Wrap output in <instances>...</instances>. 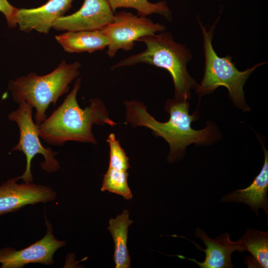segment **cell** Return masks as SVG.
Listing matches in <instances>:
<instances>
[{
    "label": "cell",
    "mask_w": 268,
    "mask_h": 268,
    "mask_svg": "<svg viewBox=\"0 0 268 268\" xmlns=\"http://www.w3.org/2000/svg\"><path fill=\"white\" fill-rule=\"evenodd\" d=\"M80 84L79 77L62 104L38 126L39 136L46 143L62 146L68 141H75L96 144L93 125L114 127L117 124L110 119L105 104L99 98L91 99L88 106L80 108L76 99Z\"/></svg>",
    "instance_id": "obj_2"
},
{
    "label": "cell",
    "mask_w": 268,
    "mask_h": 268,
    "mask_svg": "<svg viewBox=\"0 0 268 268\" xmlns=\"http://www.w3.org/2000/svg\"><path fill=\"white\" fill-rule=\"evenodd\" d=\"M17 9L7 0H0V12L4 15L7 24L10 28H13L17 25L15 14Z\"/></svg>",
    "instance_id": "obj_20"
},
{
    "label": "cell",
    "mask_w": 268,
    "mask_h": 268,
    "mask_svg": "<svg viewBox=\"0 0 268 268\" xmlns=\"http://www.w3.org/2000/svg\"><path fill=\"white\" fill-rule=\"evenodd\" d=\"M166 28L164 25L154 23L146 17L120 11L114 14L112 20L101 29L109 40L106 54L113 58L120 49L132 50L139 38L163 31Z\"/></svg>",
    "instance_id": "obj_7"
},
{
    "label": "cell",
    "mask_w": 268,
    "mask_h": 268,
    "mask_svg": "<svg viewBox=\"0 0 268 268\" xmlns=\"http://www.w3.org/2000/svg\"><path fill=\"white\" fill-rule=\"evenodd\" d=\"M265 160L261 172L247 188L236 190L224 195L223 203L241 202L247 204L258 215L259 208H263L268 218V151L264 147Z\"/></svg>",
    "instance_id": "obj_13"
},
{
    "label": "cell",
    "mask_w": 268,
    "mask_h": 268,
    "mask_svg": "<svg viewBox=\"0 0 268 268\" xmlns=\"http://www.w3.org/2000/svg\"><path fill=\"white\" fill-rule=\"evenodd\" d=\"M195 236L200 238L206 246L205 249H202L193 242L199 250L205 253L204 261L200 262L194 259L182 257L194 262L201 268H234L231 259L233 253L245 251L241 239L232 241L230 238V234L228 233L221 234L216 238L212 239L209 237L203 230L198 227L195 230Z\"/></svg>",
    "instance_id": "obj_11"
},
{
    "label": "cell",
    "mask_w": 268,
    "mask_h": 268,
    "mask_svg": "<svg viewBox=\"0 0 268 268\" xmlns=\"http://www.w3.org/2000/svg\"><path fill=\"white\" fill-rule=\"evenodd\" d=\"M73 0H49L40 6L17 9L16 24L25 32L35 30L48 34L55 22L71 7Z\"/></svg>",
    "instance_id": "obj_12"
},
{
    "label": "cell",
    "mask_w": 268,
    "mask_h": 268,
    "mask_svg": "<svg viewBox=\"0 0 268 268\" xmlns=\"http://www.w3.org/2000/svg\"><path fill=\"white\" fill-rule=\"evenodd\" d=\"M16 177L0 185V215L18 211L27 205L46 203L55 200L57 193L51 188L32 183L18 184Z\"/></svg>",
    "instance_id": "obj_9"
},
{
    "label": "cell",
    "mask_w": 268,
    "mask_h": 268,
    "mask_svg": "<svg viewBox=\"0 0 268 268\" xmlns=\"http://www.w3.org/2000/svg\"><path fill=\"white\" fill-rule=\"evenodd\" d=\"M65 51L69 53L102 50L109 44V40L101 29L92 31H67L55 36Z\"/></svg>",
    "instance_id": "obj_14"
},
{
    "label": "cell",
    "mask_w": 268,
    "mask_h": 268,
    "mask_svg": "<svg viewBox=\"0 0 268 268\" xmlns=\"http://www.w3.org/2000/svg\"><path fill=\"white\" fill-rule=\"evenodd\" d=\"M45 224L47 227L45 235L28 247L19 250L11 247L0 249V268H22L31 263L53 265L55 253L66 243L54 236L52 226L46 217Z\"/></svg>",
    "instance_id": "obj_8"
},
{
    "label": "cell",
    "mask_w": 268,
    "mask_h": 268,
    "mask_svg": "<svg viewBox=\"0 0 268 268\" xmlns=\"http://www.w3.org/2000/svg\"><path fill=\"white\" fill-rule=\"evenodd\" d=\"M112 10L115 12L118 8H132L137 11L139 16L146 17L153 13L159 14L171 20V12L166 1L155 3L148 0H107Z\"/></svg>",
    "instance_id": "obj_17"
},
{
    "label": "cell",
    "mask_w": 268,
    "mask_h": 268,
    "mask_svg": "<svg viewBox=\"0 0 268 268\" xmlns=\"http://www.w3.org/2000/svg\"><path fill=\"white\" fill-rule=\"evenodd\" d=\"M124 104L127 123L133 127H145L168 143L170 151L167 159L169 162L183 158L186 147L190 144L210 143L216 136L212 125L201 130L192 128L191 124L198 119V114L195 112L190 115L189 103L187 100L174 98L167 100L165 108L170 118L166 122L157 121L147 112L146 106L142 102L126 100Z\"/></svg>",
    "instance_id": "obj_1"
},
{
    "label": "cell",
    "mask_w": 268,
    "mask_h": 268,
    "mask_svg": "<svg viewBox=\"0 0 268 268\" xmlns=\"http://www.w3.org/2000/svg\"><path fill=\"white\" fill-rule=\"evenodd\" d=\"M106 141L110 147L109 167L127 170L130 167L129 158L115 134H110Z\"/></svg>",
    "instance_id": "obj_19"
},
{
    "label": "cell",
    "mask_w": 268,
    "mask_h": 268,
    "mask_svg": "<svg viewBox=\"0 0 268 268\" xmlns=\"http://www.w3.org/2000/svg\"><path fill=\"white\" fill-rule=\"evenodd\" d=\"M128 175L127 170L109 167L104 175L101 191L119 195L126 200L132 199L133 195L128 184Z\"/></svg>",
    "instance_id": "obj_18"
},
{
    "label": "cell",
    "mask_w": 268,
    "mask_h": 268,
    "mask_svg": "<svg viewBox=\"0 0 268 268\" xmlns=\"http://www.w3.org/2000/svg\"><path fill=\"white\" fill-rule=\"evenodd\" d=\"M137 41L144 43L146 49L119 61L111 69L140 63L164 68L172 77L175 98L189 100L192 89H196L198 84L188 71L187 64L192 56L187 46L176 42L172 34L165 30L144 36Z\"/></svg>",
    "instance_id": "obj_3"
},
{
    "label": "cell",
    "mask_w": 268,
    "mask_h": 268,
    "mask_svg": "<svg viewBox=\"0 0 268 268\" xmlns=\"http://www.w3.org/2000/svg\"><path fill=\"white\" fill-rule=\"evenodd\" d=\"M80 66L78 62L67 64L63 61L46 75L31 72L10 80L7 90L16 103L23 100L35 108V124L39 126L47 118L49 105L55 106L59 97L68 91L69 84L79 74Z\"/></svg>",
    "instance_id": "obj_4"
},
{
    "label": "cell",
    "mask_w": 268,
    "mask_h": 268,
    "mask_svg": "<svg viewBox=\"0 0 268 268\" xmlns=\"http://www.w3.org/2000/svg\"><path fill=\"white\" fill-rule=\"evenodd\" d=\"M18 107L8 115V120L15 122L19 129V139L11 152H22L26 157V168L22 175L16 177L25 183H32L33 180L31 173V161L37 154L43 156L44 161L40 163L41 168L48 173L57 171L60 167L59 161L55 158L58 152L50 147H45L40 139L38 126L32 118V108L25 101L18 104Z\"/></svg>",
    "instance_id": "obj_6"
},
{
    "label": "cell",
    "mask_w": 268,
    "mask_h": 268,
    "mask_svg": "<svg viewBox=\"0 0 268 268\" xmlns=\"http://www.w3.org/2000/svg\"><path fill=\"white\" fill-rule=\"evenodd\" d=\"M114 15L107 0H84L79 10L58 19L53 28L66 31L101 29L112 20Z\"/></svg>",
    "instance_id": "obj_10"
},
{
    "label": "cell",
    "mask_w": 268,
    "mask_h": 268,
    "mask_svg": "<svg viewBox=\"0 0 268 268\" xmlns=\"http://www.w3.org/2000/svg\"><path fill=\"white\" fill-rule=\"evenodd\" d=\"M133 223L129 212L124 210L115 218L109 220L108 230L114 242V261L116 268H131V260L127 248L128 228Z\"/></svg>",
    "instance_id": "obj_15"
},
{
    "label": "cell",
    "mask_w": 268,
    "mask_h": 268,
    "mask_svg": "<svg viewBox=\"0 0 268 268\" xmlns=\"http://www.w3.org/2000/svg\"><path fill=\"white\" fill-rule=\"evenodd\" d=\"M241 240L245 251L250 253L251 259L246 264L250 268H268V231H262L247 228L242 235Z\"/></svg>",
    "instance_id": "obj_16"
},
{
    "label": "cell",
    "mask_w": 268,
    "mask_h": 268,
    "mask_svg": "<svg viewBox=\"0 0 268 268\" xmlns=\"http://www.w3.org/2000/svg\"><path fill=\"white\" fill-rule=\"evenodd\" d=\"M198 19L203 36L205 64L204 74L201 84L196 88V93L201 96L213 92L219 86H224L227 88L229 97L236 106L244 111H250L245 100L244 86L255 69L266 63H259L244 71L239 70L231 56L220 57L213 48V32L219 18L208 29Z\"/></svg>",
    "instance_id": "obj_5"
},
{
    "label": "cell",
    "mask_w": 268,
    "mask_h": 268,
    "mask_svg": "<svg viewBox=\"0 0 268 268\" xmlns=\"http://www.w3.org/2000/svg\"></svg>",
    "instance_id": "obj_21"
}]
</instances>
